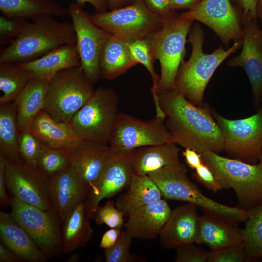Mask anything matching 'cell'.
I'll return each mask as SVG.
<instances>
[{"label": "cell", "instance_id": "6da1fadb", "mask_svg": "<svg viewBox=\"0 0 262 262\" xmlns=\"http://www.w3.org/2000/svg\"><path fill=\"white\" fill-rule=\"evenodd\" d=\"M157 95L174 142L200 154L224 150L223 132L208 106L191 103L176 88L158 90Z\"/></svg>", "mask_w": 262, "mask_h": 262}, {"label": "cell", "instance_id": "7a4b0ae2", "mask_svg": "<svg viewBox=\"0 0 262 262\" xmlns=\"http://www.w3.org/2000/svg\"><path fill=\"white\" fill-rule=\"evenodd\" d=\"M204 36L201 26L197 23L193 24L187 40L192 46L191 56L181 63L175 80V88L188 101L199 106L202 105L205 89L215 70L242 45V39L236 40L227 49L221 46L207 54L203 51Z\"/></svg>", "mask_w": 262, "mask_h": 262}, {"label": "cell", "instance_id": "3957f363", "mask_svg": "<svg viewBox=\"0 0 262 262\" xmlns=\"http://www.w3.org/2000/svg\"><path fill=\"white\" fill-rule=\"evenodd\" d=\"M27 21L18 36L0 52V63L26 62L37 59L57 47L76 44L72 23L59 22L44 15Z\"/></svg>", "mask_w": 262, "mask_h": 262}, {"label": "cell", "instance_id": "277c9868", "mask_svg": "<svg viewBox=\"0 0 262 262\" xmlns=\"http://www.w3.org/2000/svg\"><path fill=\"white\" fill-rule=\"evenodd\" d=\"M202 160L222 188L232 189L239 208L249 211L262 202V163L251 164L207 151Z\"/></svg>", "mask_w": 262, "mask_h": 262}, {"label": "cell", "instance_id": "5b68a950", "mask_svg": "<svg viewBox=\"0 0 262 262\" xmlns=\"http://www.w3.org/2000/svg\"><path fill=\"white\" fill-rule=\"evenodd\" d=\"M193 22L175 12L164 20L159 30L145 39L153 60L160 63L158 90L175 88L176 76L186 55L187 37Z\"/></svg>", "mask_w": 262, "mask_h": 262}, {"label": "cell", "instance_id": "8992f818", "mask_svg": "<svg viewBox=\"0 0 262 262\" xmlns=\"http://www.w3.org/2000/svg\"><path fill=\"white\" fill-rule=\"evenodd\" d=\"M94 91L81 66L64 69L49 82L43 110L58 122L69 123Z\"/></svg>", "mask_w": 262, "mask_h": 262}, {"label": "cell", "instance_id": "52a82bcc", "mask_svg": "<svg viewBox=\"0 0 262 262\" xmlns=\"http://www.w3.org/2000/svg\"><path fill=\"white\" fill-rule=\"evenodd\" d=\"M118 105V96L114 89L98 88L69 123L82 140L109 145Z\"/></svg>", "mask_w": 262, "mask_h": 262}, {"label": "cell", "instance_id": "ba28073f", "mask_svg": "<svg viewBox=\"0 0 262 262\" xmlns=\"http://www.w3.org/2000/svg\"><path fill=\"white\" fill-rule=\"evenodd\" d=\"M90 17L98 27L129 43L146 39L159 30L165 19L150 11L143 0L120 8L97 12Z\"/></svg>", "mask_w": 262, "mask_h": 262}, {"label": "cell", "instance_id": "9c48e42d", "mask_svg": "<svg viewBox=\"0 0 262 262\" xmlns=\"http://www.w3.org/2000/svg\"><path fill=\"white\" fill-rule=\"evenodd\" d=\"M12 218L31 236L47 258L63 252L62 236L58 215L54 210H45L11 198Z\"/></svg>", "mask_w": 262, "mask_h": 262}, {"label": "cell", "instance_id": "30bf717a", "mask_svg": "<svg viewBox=\"0 0 262 262\" xmlns=\"http://www.w3.org/2000/svg\"><path fill=\"white\" fill-rule=\"evenodd\" d=\"M258 110L249 117L236 120L212 111L223 134L224 150L234 159L251 164L259 162L262 144V108Z\"/></svg>", "mask_w": 262, "mask_h": 262}, {"label": "cell", "instance_id": "8fae6325", "mask_svg": "<svg viewBox=\"0 0 262 262\" xmlns=\"http://www.w3.org/2000/svg\"><path fill=\"white\" fill-rule=\"evenodd\" d=\"M172 141L164 119L155 116L150 120H143L118 113L109 146L113 149L131 151L142 147Z\"/></svg>", "mask_w": 262, "mask_h": 262}, {"label": "cell", "instance_id": "7c38bea8", "mask_svg": "<svg viewBox=\"0 0 262 262\" xmlns=\"http://www.w3.org/2000/svg\"><path fill=\"white\" fill-rule=\"evenodd\" d=\"M82 7L77 2H73L68 10L76 34V46L80 57L81 66L93 84L102 77L100 55L105 44L112 34L95 25Z\"/></svg>", "mask_w": 262, "mask_h": 262}, {"label": "cell", "instance_id": "4fadbf2b", "mask_svg": "<svg viewBox=\"0 0 262 262\" xmlns=\"http://www.w3.org/2000/svg\"><path fill=\"white\" fill-rule=\"evenodd\" d=\"M50 178L22 159L6 158L7 188L13 197L26 203L42 210L52 209L49 196Z\"/></svg>", "mask_w": 262, "mask_h": 262}, {"label": "cell", "instance_id": "5bb4252c", "mask_svg": "<svg viewBox=\"0 0 262 262\" xmlns=\"http://www.w3.org/2000/svg\"><path fill=\"white\" fill-rule=\"evenodd\" d=\"M179 15L210 27L226 47L231 40L242 39L241 16L230 0H202L193 9Z\"/></svg>", "mask_w": 262, "mask_h": 262}, {"label": "cell", "instance_id": "9a60e30c", "mask_svg": "<svg viewBox=\"0 0 262 262\" xmlns=\"http://www.w3.org/2000/svg\"><path fill=\"white\" fill-rule=\"evenodd\" d=\"M132 151L111 148L110 153L100 176L90 188L86 209L89 218L93 217L100 202L129 186L134 171Z\"/></svg>", "mask_w": 262, "mask_h": 262}, {"label": "cell", "instance_id": "2e32d148", "mask_svg": "<svg viewBox=\"0 0 262 262\" xmlns=\"http://www.w3.org/2000/svg\"><path fill=\"white\" fill-rule=\"evenodd\" d=\"M165 197L192 204L200 208L205 213L237 225L245 222L249 215V211L237 206L222 204L206 196L189 179L187 172L184 171L174 174L167 180L165 186Z\"/></svg>", "mask_w": 262, "mask_h": 262}, {"label": "cell", "instance_id": "e0dca14e", "mask_svg": "<svg viewBox=\"0 0 262 262\" xmlns=\"http://www.w3.org/2000/svg\"><path fill=\"white\" fill-rule=\"evenodd\" d=\"M258 19H248L242 24L243 37L240 53L228 61L231 67L240 66L250 82L253 101L258 110L262 94V28Z\"/></svg>", "mask_w": 262, "mask_h": 262}, {"label": "cell", "instance_id": "ac0fdd59", "mask_svg": "<svg viewBox=\"0 0 262 262\" xmlns=\"http://www.w3.org/2000/svg\"><path fill=\"white\" fill-rule=\"evenodd\" d=\"M49 190L52 210L63 222L90 190L71 165L50 177Z\"/></svg>", "mask_w": 262, "mask_h": 262}, {"label": "cell", "instance_id": "d6986e66", "mask_svg": "<svg viewBox=\"0 0 262 262\" xmlns=\"http://www.w3.org/2000/svg\"><path fill=\"white\" fill-rule=\"evenodd\" d=\"M57 151L66 158L90 189L102 172L111 148L109 145L82 140L69 148Z\"/></svg>", "mask_w": 262, "mask_h": 262}, {"label": "cell", "instance_id": "ffe728a7", "mask_svg": "<svg viewBox=\"0 0 262 262\" xmlns=\"http://www.w3.org/2000/svg\"><path fill=\"white\" fill-rule=\"evenodd\" d=\"M199 226V216L196 207L187 203L171 211L170 216L159 235L162 247L167 249L176 248L197 240Z\"/></svg>", "mask_w": 262, "mask_h": 262}, {"label": "cell", "instance_id": "44dd1931", "mask_svg": "<svg viewBox=\"0 0 262 262\" xmlns=\"http://www.w3.org/2000/svg\"><path fill=\"white\" fill-rule=\"evenodd\" d=\"M171 211L163 199L141 207L128 214L124 231L131 240L154 239L159 236Z\"/></svg>", "mask_w": 262, "mask_h": 262}, {"label": "cell", "instance_id": "7402d4cb", "mask_svg": "<svg viewBox=\"0 0 262 262\" xmlns=\"http://www.w3.org/2000/svg\"><path fill=\"white\" fill-rule=\"evenodd\" d=\"M27 131L43 145L57 150L69 148L82 140L70 123L58 122L43 110L37 114Z\"/></svg>", "mask_w": 262, "mask_h": 262}, {"label": "cell", "instance_id": "603a6c76", "mask_svg": "<svg viewBox=\"0 0 262 262\" xmlns=\"http://www.w3.org/2000/svg\"><path fill=\"white\" fill-rule=\"evenodd\" d=\"M0 234L3 245L18 257L32 262H43L46 256L29 233L11 214L0 211Z\"/></svg>", "mask_w": 262, "mask_h": 262}, {"label": "cell", "instance_id": "cb8c5ba5", "mask_svg": "<svg viewBox=\"0 0 262 262\" xmlns=\"http://www.w3.org/2000/svg\"><path fill=\"white\" fill-rule=\"evenodd\" d=\"M19 64L32 77L49 82L60 71L81 66V60L76 45L66 44L37 59Z\"/></svg>", "mask_w": 262, "mask_h": 262}, {"label": "cell", "instance_id": "d4e9b609", "mask_svg": "<svg viewBox=\"0 0 262 262\" xmlns=\"http://www.w3.org/2000/svg\"><path fill=\"white\" fill-rule=\"evenodd\" d=\"M180 150L173 141L137 148L132 151L131 157L134 173L148 175L165 166L178 164L180 163Z\"/></svg>", "mask_w": 262, "mask_h": 262}, {"label": "cell", "instance_id": "484cf974", "mask_svg": "<svg viewBox=\"0 0 262 262\" xmlns=\"http://www.w3.org/2000/svg\"><path fill=\"white\" fill-rule=\"evenodd\" d=\"M196 243L205 244L211 250L242 245L241 229L236 224L205 213L199 216V232Z\"/></svg>", "mask_w": 262, "mask_h": 262}, {"label": "cell", "instance_id": "4316f807", "mask_svg": "<svg viewBox=\"0 0 262 262\" xmlns=\"http://www.w3.org/2000/svg\"><path fill=\"white\" fill-rule=\"evenodd\" d=\"M49 82L33 77L14 100L19 133L27 131L37 114L44 109Z\"/></svg>", "mask_w": 262, "mask_h": 262}, {"label": "cell", "instance_id": "83f0119b", "mask_svg": "<svg viewBox=\"0 0 262 262\" xmlns=\"http://www.w3.org/2000/svg\"><path fill=\"white\" fill-rule=\"evenodd\" d=\"M129 43L112 34L105 44L100 57L101 77L113 80L136 66Z\"/></svg>", "mask_w": 262, "mask_h": 262}, {"label": "cell", "instance_id": "f1b7e54d", "mask_svg": "<svg viewBox=\"0 0 262 262\" xmlns=\"http://www.w3.org/2000/svg\"><path fill=\"white\" fill-rule=\"evenodd\" d=\"M86 204L85 200L79 202L64 221L62 236L65 254L85 246L92 237L93 229L88 220Z\"/></svg>", "mask_w": 262, "mask_h": 262}, {"label": "cell", "instance_id": "f546056e", "mask_svg": "<svg viewBox=\"0 0 262 262\" xmlns=\"http://www.w3.org/2000/svg\"><path fill=\"white\" fill-rule=\"evenodd\" d=\"M162 196L156 184L148 175L134 173L128 190L117 198L115 205L117 209L128 214L161 199Z\"/></svg>", "mask_w": 262, "mask_h": 262}, {"label": "cell", "instance_id": "4dcf8cb0", "mask_svg": "<svg viewBox=\"0 0 262 262\" xmlns=\"http://www.w3.org/2000/svg\"><path fill=\"white\" fill-rule=\"evenodd\" d=\"M0 10L4 16L26 20L44 15L69 14L68 9L52 0H0Z\"/></svg>", "mask_w": 262, "mask_h": 262}, {"label": "cell", "instance_id": "1f68e13d", "mask_svg": "<svg viewBox=\"0 0 262 262\" xmlns=\"http://www.w3.org/2000/svg\"><path fill=\"white\" fill-rule=\"evenodd\" d=\"M17 108L14 101L0 104V153L7 159H22L18 149Z\"/></svg>", "mask_w": 262, "mask_h": 262}, {"label": "cell", "instance_id": "d6a6232c", "mask_svg": "<svg viewBox=\"0 0 262 262\" xmlns=\"http://www.w3.org/2000/svg\"><path fill=\"white\" fill-rule=\"evenodd\" d=\"M31 73L19 63H0V104L11 102L25 88L32 78Z\"/></svg>", "mask_w": 262, "mask_h": 262}, {"label": "cell", "instance_id": "836d02e7", "mask_svg": "<svg viewBox=\"0 0 262 262\" xmlns=\"http://www.w3.org/2000/svg\"><path fill=\"white\" fill-rule=\"evenodd\" d=\"M241 229L242 245L247 262L262 258V202L250 211Z\"/></svg>", "mask_w": 262, "mask_h": 262}, {"label": "cell", "instance_id": "e575fe53", "mask_svg": "<svg viewBox=\"0 0 262 262\" xmlns=\"http://www.w3.org/2000/svg\"><path fill=\"white\" fill-rule=\"evenodd\" d=\"M131 53L137 63L142 64L150 74L153 84L151 88L152 95L156 109V116H162L159 103L157 91L159 76L154 68V62L148 44L146 39L137 40L129 43Z\"/></svg>", "mask_w": 262, "mask_h": 262}, {"label": "cell", "instance_id": "d590c367", "mask_svg": "<svg viewBox=\"0 0 262 262\" xmlns=\"http://www.w3.org/2000/svg\"><path fill=\"white\" fill-rule=\"evenodd\" d=\"M69 166L68 160L62 153L43 145L37 164L40 171L51 177Z\"/></svg>", "mask_w": 262, "mask_h": 262}, {"label": "cell", "instance_id": "8d00e7d4", "mask_svg": "<svg viewBox=\"0 0 262 262\" xmlns=\"http://www.w3.org/2000/svg\"><path fill=\"white\" fill-rule=\"evenodd\" d=\"M43 144L32 133L26 131L19 133L18 149L20 156L27 164L37 168Z\"/></svg>", "mask_w": 262, "mask_h": 262}, {"label": "cell", "instance_id": "74e56055", "mask_svg": "<svg viewBox=\"0 0 262 262\" xmlns=\"http://www.w3.org/2000/svg\"><path fill=\"white\" fill-rule=\"evenodd\" d=\"M126 213L115 207L113 201H108L103 206L98 207L94 217L98 225L104 224L111 228H122Z\"/></svg>", "mask_w": 262, "mask_h": 262}, {"label": "cell", "instance_id": "f35d334b", "mask_svg": "<svg viewBox=\"0 0 262 262\" xmlns=\"http://www.w3.org/2000/svg\"><path fill=\"white\" fill-rule=\"evenodd\" d=\"M131 240L122 231L116 243L104 251L106 262H129L131 258L130 253V247Z\"/></svg>", "mask_w": 262, "mask_h": 262}, {"label": "cell", "instance_id": "ab89813d", "mask_svg": "<svg viewBox=\"0 0 262 262\" xmlns=\"http://www.w3.org/2000/svg\"><path fill=\"white\" fill-rule=\"evenodd\" d=\"M28 21L26 19L0 16V44H10L16 38Z\"/></svg>", "mask_w": 262, "mask_h": 262}, {"label": "cell", "instance_id": "60d3db41", "mask_svg": "<svg viewBox=\"0 0 262 262\" xmlns=\"http://www.w3.org/2000/svg\"><path fill=\"white\" fill-rule=\"evenodd\" d=\"M208 262H244L246 257L242 245H232L209 252Z\"/></svg>", "mask_w": 262, "mask_h": 262}, {"label": "cell", "instance_id": "b9f144b4", "mask_svg": "<svg viewBox=\"0 0 262 262\" xmlns=\"http://www.w3.org/2000/svg\"><path fill=\"white\" fill-rule=\"evenodd\" d=\"M194 243L179 246L175 249L176 262H207L209 252L195 246Z\"/></svg>", "mask_w": 262, "mask_h": 262}, {"label": "cell", "instance_id": "7bdbcfd3", "mask_svg": "<svg viewBox=\"0 0 262 262\" xmlns=\"http://www.w3.org/2000/svg\"><path fill=\"white\" fill-rule=\"evenodd\" d=\"M195 170L193 178L208 190L216 192L223 189L211 170L203 163Z\"/></svg>", "mask_w": 262, "mask_h": 262}, {"label": "cell", "instance_id": "ee69618b", "mask_svg": "<svg viewBox=\"0 0 262 262\" xmlns=\"http://www.w3.org/2000/svg\"><path fill=\"white\" fill-rule=\"evenodd\" d=\"M143 1L150 11L164 19L170 17L176 12V11L171 9L169 0H143Z\"/></svg>", "mask_w": 262, "mask_h": 262}, {"label": "cell", "instance_id": "f6af8a7d", "mask_svg": "<svg viewBox=\"0 0 262 262\" xmlns=\"http://www.w3.org/2000/svg\"><path fill=\"white\" fill-rule=\"evenodd\" d=\"M240 13L241 24L248 19H257L256 6L257 0H233Z\"/></svg>", "mask_w": 262, "mask_h": 262}, {"label": "cell", "instance_id": "bcb514c9", "mask_svg": "<svg viewBox=\"0 0 262 262\" xmlns=\"http://www.w3.org/2000/svg\"><path fill=\"white\" fill-rule=\"evenodd\" d=\"M6 158L0 153V204L1 207L10 206L11 198L6 192Z\"/></svg>", "mask_w": 262, "mask_h": 262}, {"label": "cell", "instance_id": "7dc6e473", "mask_svg": "<svg viewBox=\"0 0 262 262\" xmlns=\"http://www.w3.org/2000/svg\"><path fill=\"white\" fill-rule=\"evenodd\" d=\"M122 228H111L103 235L100 242V247L106 249L111 247L117 241L119 237Z\"/></svg>", "mask_w": 262, "mask_h": 262}, {"label": "cell", "instance_id": "c3c4849f", "mask_svg": "<svg viewBox=\"0 0 262 262\" xmlns=\"http://www.w3.org/2000/svg\"><path fill=\"white\" fill-rule=\"evenodd\" d=\"M182 155L188 166L192 169H196L203 163L202 154L191 149L185 148Z\"/></svg>", "mask_w": 262, "mask_h": 262}, {"label": "cell", "instance_id": "681fc988", "mask_svg": "<svg viewBox=\"0 0 262 262\" xmlns=\"http://www.w3.org/2000/svg\"><path fill=\"white\" fill-rule=\"evenodd\" d=\"M202 0H169L173 10L181 9L191 10L196 7Z\"/></svg>", "mask_w": 262, "mask_h": 262}, {"label": "cell", "instance_id": "f907efd6", "mask_svg": "<svg viewBox=\"0 0 262 262\" xmlns=\"http://www.w3.org/2000/svg\"><path fill=\"white\" fill-rule=\"evenodd\" d=\"M25 260L18 257L3 244H0V262H21Z\"/></svg>", "mask_w": 262, "mask_h": 262}, {"label": "cell", "instance_id": "816d5d0a", "mask_svg": "<svg viewBox=\"0 0 262 262\" xmlns=\"http://www.w3.org/2000/svg\"><path fill=\"white\" fill-rule=\"evenodd\" d=\"M76 2L83 6L86 3L90 4L97 12H103L108 8V0H75Z\"/></svg>", "mask_w": 262, "mask_h": 262}, {"label": "cell", "instance_id": "f5cc1de1", "mask_svg": "<svg viewBox=\"0 0 262 262\" xmlns=\"http://www.w3.org/2000/svg\"><path fill=\"white\" fill-rule=\"evenodd\" d=\"M139 0H108V9L112 10L132 4Z\"/></svg>", "mask_w": 262, "mask_h": 262}, {"label": "cell", "instance_id": "db71d44e", "mask_svg": "<svg viewBox=\"0 0 262 262\" xmlns=\"http://www.w3.org/2000/svg\"><path fill=\"white\" fill-rule=\"evenodd\" d=\"M256 11L257 18L262 25V0H257Z\"/></svg>", "mask_w": 262, "mask_h": 262}, {"label": "cell", "instance_id": "11a10c76", "mask_svg": "<svg viewBox=\"0 0 262 262\" xmlns=\"http://www.w3.org/2000/svg\"><path fill=\"white\" fill-rule=\"evenodd\" d=\"M259 162L262 163V147H261V152H260V155Z\"/></svg>", "mask_w": 262, "mask_h": 262}, {"label": "cell", "instance_id": "9f6ffc18", "mask_svg": "<svg viewBox=\"0 0 262 262\" xmlns=\"http://www.w3.org/2000/svg\"><path fill=\"white\" fill-rule=\"evenodd\" d=\"M261 102L262 103V94L261 98Z\"/></svg>", "mask_w": 262, "mask_h": 262}]
</instances>
